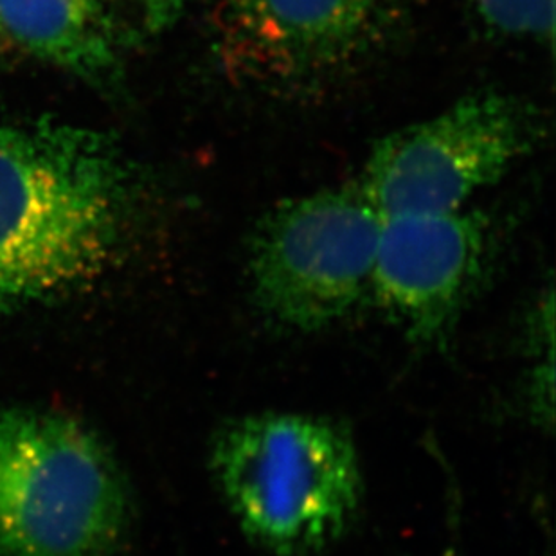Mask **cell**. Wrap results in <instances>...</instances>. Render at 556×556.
I'll use <instances>...</instances> for the list:
<instances>
[{
  "instance_id": "3957f363",
  "label": "cell",
  "mask_w": 556,
  "mask_h": 556,
  "mask_svg": "<svg viewBox=\"0 0 556 556\" xmlns=\"http://www.w3.org/2000/svg\"><path fill=\"white\" fill-rule=\"evenodd\" d=\"M131 515L100 435L68 416L0 409V556H111Z\"/></svg>"
},
{
  "instance_id": "277c9868",
  "label": "cell",
  "mask_w": 556,
  "mask_h": 556,
  "mask_svg": "<svg viewBox=\"0 0 556 556\" xmlns=\"http://www.w3.org/2000/svg\"><path fill=\"white\" fill-rule=\"evenodd\" d=\"M383 218L357 185L281 200L257 220L248 249L252 303L268 325L309 336L371 298Z\"/></svg>"
},
{
  "instance_id": "8fae6325",
  "label": "cell",
  "mask_w": 556,
  "mask_h": 556,
  "mask_svg": "<svg viewBox=\"0 0 556 556\" xmlns=\"http://www.w3.org/2000/svg\"><path fill=\"white\" fill-rule=\"evenodd\" d=\"M8 40H5V37H4V33H2V29H0V51H2V49H5L8 48Z\"/></svg>"
},
{
  "instance_id": "ba28073f",
  "label": "cell",
  "mask_w": 556,
  "mask_h": 556,
  "mask_svg": "<svg viewBox=\"0 0 556 556\" xmlns=\"http://www.w3.org/2000/svg\"><path fill=\"white\" fill-rule=\"evenodd\" d=\"M96 11V0H0V29L38 59L100 78L114 65V53Z\"/></svg>"
},
{
  "instance_id": "9c48e42d",
  "label": "cell",
  "mask_w": 556,
  "mask_h": 556,
  "mask_svg": "<svg viewBox=\"0 0 556 556\" xmlns=\"http://www.w3.org/2000/svg\"><path fill=\"white\" fill-rule=\"evenodd\" d=\"M484 26L511 38L553 43L555 0H470Z\"/></svg>"
},
{
  "instance_id": "8992f818",
  "label": "cell",
  "mask_w": 556,
  "mask_h": 556,
  "mask_svg": "<svg viewBox=\"0 0 556 556\" xmlns=\"http://www.w3.org/2000/svg\"><path fill=\"white\" fill-rule=\"evenodd\" d=\"M489 224L476 211L383 220L371 298L410 344L445 346L483 276Z\"/></svg>"
},
{
  "instance_id": "52a82bcc",
  "label": "cell",
  "mask_w": 556,
  "mask_h": 556,
  "mask_svg": "<svg viewBox=\"0 0 556 556\" xmlns=\"http://www.w3.org/2000/svg\"><path fill=\"white\" fill-rule=\"evenodd\" d=\"M382 0H224L227 67L262 84H303L341 67L368 38Z\"/></svg>"
},
{
  "instance_id": "6da1fadb",
  "label": "cell",
  "mask_w": 556,
  "mask_h": 556,
  "mask_svg": "<svg viewBox=\"0 0 556 556\" xmlns=\"http://www.w3.org/2000/svg\"><path fill=\"white\" fill-rule=\"evenodd\" d=\"M134 216L136 179L111 134L53 117L0 126V312L94 283Z\"/></svg>"
},
{
  "instance_id": "7a4b0ae2",
  "label": "cell",
  "mask_w": 556,
  "mask_h": 556,
  "mask_svg": "<svg viewBox=\"0 0 556 556\" xmlns=\"http://www.w3.org/2000/svg\"><path fill=\"white\" fill-rule=\"evenodd\" d=\"M211 473L243 535L274 556H312L341 541L364 501L357 446L323 416L260 413L227 421Z\"/></svg>"
},
{
  "instance_id": "5b68a950",
  "label": "cell",
  "mask_w": 556,
  "mask_h": 556,
  "mask_svg": "<svg viewBox=\"0 0 556 556\" xmlns=\"http://www.w3.org/2000/svg\"><path fill=\"white\" fill-rule=\"evenodd\" d=\"M541 139V119L514 96H465L375 144L357 186L383 220L467 210Z\"/></svg>"
},
{
  "instance_id": "30bf717a",
  "label": "cell",
  "mask_w": 556,
  "mask_h": 556,
  "mask_svg": "<svg viewBox=\"0 0 556 556\" xmlns=\"http://www.w3.org/2000/svg\"><path fill=\"white\" fill-rule=\"evenodd\" d=\"M128 2L139 4L144 24L152 33L172 26L185 8V0H128Z\"/></svg>"
}]
</instances>
